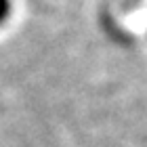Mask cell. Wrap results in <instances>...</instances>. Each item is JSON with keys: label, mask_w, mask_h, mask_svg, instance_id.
I'll list each match as a JSON object with an SVG mask.
<instances>
[{"label": "cell", "mask_w": 147, "mask_h": 147, "mask_svg": "<svg viewBox=\"0 0 147 147\" xmlns=\"http://www.w3.org/2000/svg\"><path fill=\"white\" fill-rule=\"evenodd\" d=\"M11 15V0H0V25Z\"/></svg>", "instance_id": "cell-1"}]
</instances>
